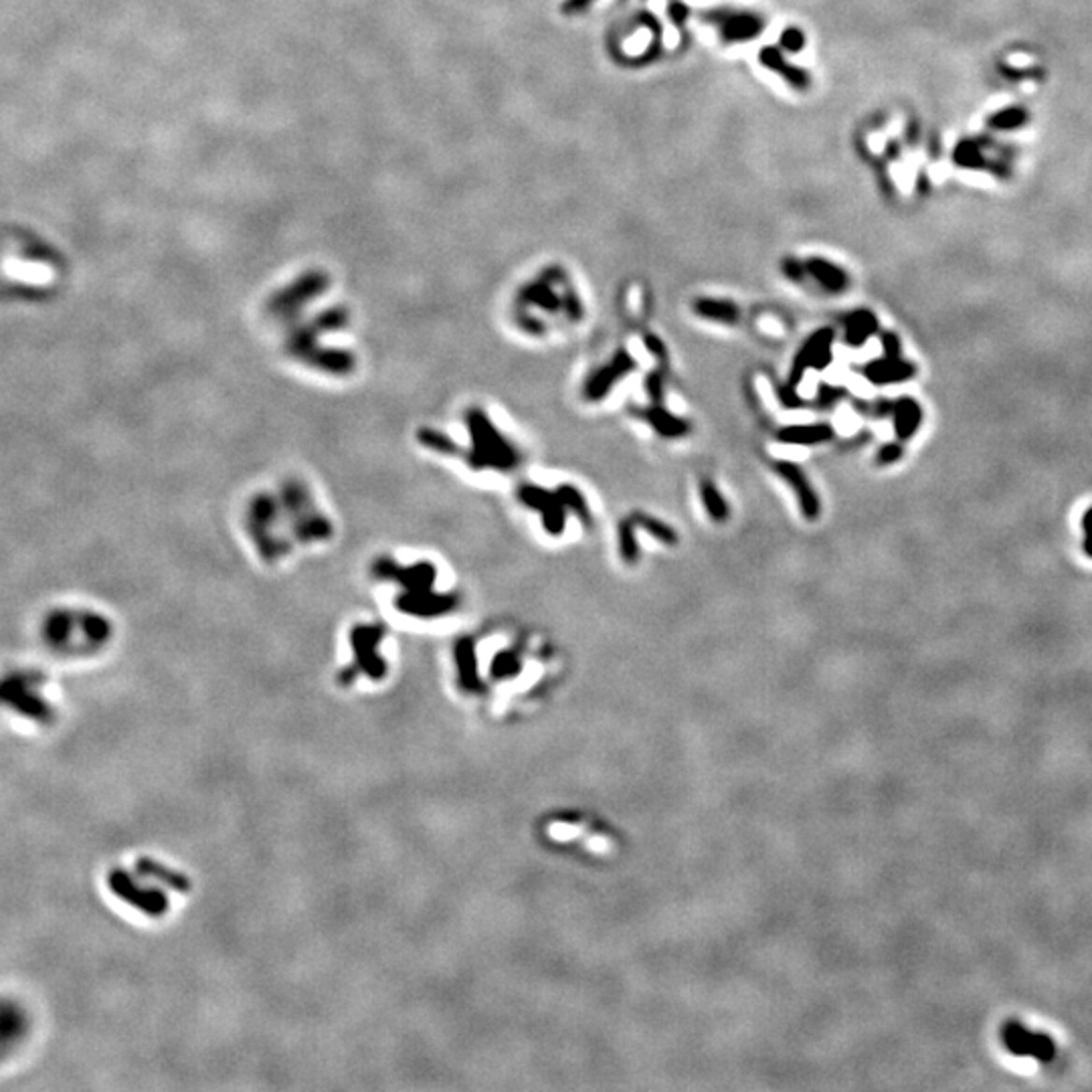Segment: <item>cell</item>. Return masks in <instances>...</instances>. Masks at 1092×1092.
<instances>
[{"mask_svg": "<svg viewBox=\"0 0 1092 1092\" xmlns=\"http://www.w3.org/2000/svg\"><path fill=\"white\" fill-rule=\"evenodd\" d=\"M413 573L415 577H411V568H403V582H407V589H411V585L417 589H433L436 585V570L431 567H427L425 563H415L413 565ZM452 599H445L441 595L436 593H425V591H409L405 595H401V607L411 615L417 617H433V615H439V613H448L452 610Z\"/></svg>", "mask_w": 1092, "mask_h": 1092, "instance_id": "obj_2", "label": "cell"}, {"mask_svg": "<svg viewBox=\"0 0 1092 1092\" xmlns=\"http://www.w3.org/2000/svg\"><path fill=\"white\" fill-rule=\"evenodd\" d=\"M563 309L567 312L568 320L579 322L582 318V304L579 300V295L573 290H567L563 295Z\"/></svg>", "mask_w": 1092, "mask_h": 1092, "instance_id": "obj_31", "label": "cell"}, {"mask_svg": "<svg viewBox=\"0 0 1092 1092\" xmlns=\"http://www.w3.org/2000/svg\"><path fill=\"white\" fill-rule=\"evenodd\" d=\"M469 433L471 441H474V452H471V466L474 467H494V469H514L520 464V453L512 443L504 439L502 433L492 425V421L486 413L474 409L469 411Z\"/></svg>", "mask_w": 1092, "mask_h": 1092, "instance_id": "obj_1", "label": "cell"}, {"mask_svg": "<svg viewBox=\"0 0 1092 1092\" xmlns=\"http://www.w3.org/2000/svg\"><path fill=\"white\" fill-rule=\"evenodd\" d=\"M902 455H904V445L900 443V439L890 441V443H884L883 448L878 450L876 462L880 466H892V464H897Z\"/></svg>", "mask_w": 1092, "mask_h": 1092, "instance_id": "obj_27", "label": "cell"}, {"mask_svg": "<svg viewBox=\"0 0 1092 1092\" xmlns=\"http://www.w3.org/2000/svg\"><path fill=\"white\" fill-rule=\"evenodd\" d=\"M593 3L595 0H565L563 12H567V15H579V12L587 10V7Z\"/></svg>", "mask_w": 1092, "mask_h": 1092, "instance_id": "obj_36", "label": "cell"}, {"mask_svg": "<svg viewBox=\"0 0 1092 1092\" xmlns=\"http://www.w3.org/2000/svg\"><path fill=\"white\" fill-rule=\"evenodd\" d=\"M860 372L876 387H888V384H900L914 379L918 375V366L902 356H883L866 363Z\"/></svg>", "mask_w": 1092, "mask_h": 1092, "instance_id": "obj_10", "label": "cell"}, {"mask_svg": "<svg viewBox=\"0 0 1092 1092\" xmlns=\"http://www.w3.org/2000/svg\"><path fill=\"white\" fill-rule=\"evenodd\" d=\"M518 672H520V662H518V657L514 654H510V652H500L498 655H496V660L492 664V674L496 678H500V680L502 678H512Z\"/></svg>", "mask_w": 1092, "mask_h": 1092, "instance_id": "obj_25", "label": "cell"}, {"mask_svg": "<svg viewBox=\"0 0 1092 1092\" xmlns=\"http://www.w3.org/2000/svg\"><path fill=\"white\" fill-rule=\"evenodd\" d=\"M775 471L781 476V480L789 483V488L796 492L799 510L805 520L813 523V520L822 516V502H819V496L815 494L808 476H805V471L797 464L781 459V462L775 464Z\"/></svg>", "mask_w": 1092, "mask_h": 1092, "instance_id": "obj_9", "label": "cell"}, {"mask_svg": "<svg viewBox=\"0 0 1092 1092\" xmlns=\"http://www.w3.org/2000/svg\"><path fill=\"white\" fill-rule=\"evenodd\" d=\"M109 888L114 890V895H118L122 900H126L128 904H132V907L140 909L142 912L151 914V916H160L168 909V900L165 898L163 892L156 890V888L138 886L126 872H122V870L111 872Z\"/></svg>", "mask_w": 1092, "mask_h": 1092, "instance_id": "obj_8", "label": "cell"}, {"mask_svg": "<svg viewBox=\"0 0 1092 1092\" xmlns=\"http://www.w3.org/2000/svg\"><path fill=\"white\" fill-rule=\"evenodd\" d=\"M1083 532H1085V540H1083V551L1088 558H1092V506L1085 512L1083 516Z\"/></svg>", "mask_w": 1092, "mask_h": 1092, "instance_id": "obj_34", "label": "cell"}, {"mask_svg": "<svg viewBox=\"0 0 1092 1092\" xmlns=\"http://www.w3.org/2000/svg\"><path fill=\"white\" fill-rule=\"evenodd\" d=\"M843 396H846V391L843 389L822 384V387H819V393H817V405L822 409H829V407H834L840 399H843Z\"/></svg>", "mask_w": 1092, "mask_h": 1092, "instance_id": "obj_30", "label": "cell"}, {"mask_svg": "<svg viewBox=\"0 0 1092 1092\" xmlns=\"http://www.w3.org/2000/svg\"><path fill=\"white\" fill-rule=\"evenodd\" d=\"M636 524L631 523V518L622 520L617 526V542H619V554H622V561L627 565H636L639 561V544L636 542V532H634Z\"/></svg>", "mask_w": 1092, "mask_h": 1092, "instance_id": "obj_24", "label": "cell"}, {"mask_svg": "<svg viewBox=\"0 0 1092 1092\" xmlns=\"http://www.w3.org/2000/svg\"><path fill=\"white\" fill-rule=\"evenodd\" d=\"M645 346H648V351H650L654 356H657V358H664L666 351H664V344H662V340H660V338H655V337H645Z\"/></svg>", "mask_w": 1092, "mask_h": 1092, "instance_id": "obj_37", "label": "cell"}, {"mask_svg": "<svg viewBox=\"0 0 1092 1092\" xmlns=\"http://www.w3.org/2000/svg\"><path fill=\"white\" fill-rule=\"evenodd\" d=\"M636 415L641 417L657 436H662L666 439H680L690 433V425L686 421L674 413H669L662 405L654 403L652 407L636 409Z\"/></svg>", "mask_w": 1092, "mask_h": 1092, "instance_id": "obj_11", "label": "cell"}, {"mask_svg": "<svg viewBox=\"0 0 1092 1092\" xmlns=\"http://www.w3.org/2000/svg\"><path fill=\"white\" fill-rule=\"evenodd\" d=\"M1026 120V111L1020 108H1010V109H1003L999 111L998 116H994L991 120V126L1001 128V130H1010V128H1017L1020 123Z\"/></svg>", "mask_w": 1092, "mask_h": 1092, "instance_id": "obj_26", "label": "cell"}, {"mask_svg": "<svg viewBox=\"0 0 1092 1092\" xmlns=\"http://www.w3.org/2000/svg\"><path fill=\"white\" fill-rule=\"evenodd\" d=\"M700 498L702 504L706 508V512L714 520V523H726L730 510H728V504L723 498V494L718 492V488L711 480H700Z\"/></svg>", "mask_w": 1092, "mask_h": 1092, "instance_id": "obj_21", "label": "cell"}, {"mask_svg": "<svg viewBox=\"0 0 1092 1092\" xmlns=\"http://www.w3.org/2000/svg\"><path fill=\"white\" fill-rule=\"evenodd\" d=\"M726 43H747L759 36L765 21L751 10H712L706 15Z\"/></svg>", "mask_w": 1092, "mask_h": 1092, "instance_id": "obj_6", "label": "cell"}, {"mask_svg": "<svg viewBox=\"0 0 1092 1092\" xmlns=\"http://www.w3.org/2000/svg\"><path fill=\"white\" fill-rule=\"evenodd\" d=\"M379 639H381L379 631L377 629H370V627H365L361 631V634L354 636V648H356V654H358V662L363 664V668L366 669V674L372 676V678L382 676V669H384L382 668V660H379L377 655H372V654H375L372 650L377 648Z\"/></svg>", "mask_w": 1092, "mask_h": 1092, "instance_id": "obj_18", "label": "cell"}, {"mask_svg": "<svg viewBox=\"0 0 1092 1092\" xmlns=\"http://www.w3.org/2000/svg\"><path fill=\"white\" fill-rule=\"evenodd\" d=\"M669 17H674V19H676V22H678V24H682V22H684V19L688 17V8H686L684 5H674V7H669Z\"/></svg>", "mask_w": 1092, "mask_h": 1092, "instance_id": "obj_38", "label": "cell"}, {"mask_svg": "<svg viewBox=\"0 0 1092 1092\" xmlns=\"http://www.w3.org/2000/svg\"><path fill=\"white\" fill-rule=\"evenodd\" d=\"M634 370H636L634 356L625 349L615 351V354L610 358V363H605L603 366L591 372L589 379L585 381V387H582V396H585V401L591 403L603 401L605 396L613 391L615 384L627 375H631Z\"/></svg>", "mask_w": 1092, "mask_h": 1092, "instance_id": "obj_5", "label": "cell"}, {"mask_svg": "<svg viewBox=\"0 0 1092 1092\" xmlns=\"http://www.w3.org/2000/svg\"><path fill=\"white\" fill-rule=\"evenodd\" d=\"M892 425H895V436L900 441H907L914 438L918 429L923 425V407L912 396H900L892 403Z\"/></svg>", "mask_w": 1092, "mask_h": 1092, "instance_id": "obj_13", "label": "cell"}, {"mask_svg": "<svg viewBox=\"0 0 1092 1092\" xmlns=\"http://www.w3.org/2000/svg\"><path fill=\"white\" fill-rule=\"evenodd\" d=\"M781 45H783L787 51L797 53L805 47V35L796 27H789L781 33Z\"/></svg>", "mask_w": 1092, "mask_h": 1092, "instance_id": "obj_28", "label": "cell"}, {"mask_svg": "<svg viewBox=\"0 0 1092 1092\" xmlns=\"http://www.w3.org/2000/svg\"><path fill=\"white\" fill-rule=\"evenodd\" d=\"M645 391H648L652 403L655 405H662L664 403V379L660 372H652L645 379Z\"/></svg>", "mask_w": 1092, "mask_h": 1092, "instance_id": "obj_29", "label": "cell"}, {"mask_svg": "<svg viewBox=\"0 0 1092 1092\" xmlns=\"http://www.w3.org/2000/svg\"><path fill=\"white\" fill-rule=\"evenodd\" d=\"M836 438V431L829 424H810V425H789L777 431V439L791 445H819Z\"/></svg>", "mask_w": 1092, "mask_h": 1092, "instance_id": "obj_16", "label": "cell"}, {"mask_svg": "<svg viewBox=\"0 0 1092 1092\" xmlns=\"http://www.w3.org/2000/svg\"><path fill=\"white\" fill-rule=\"evenodd\" d=\"M692 308L700 318L716 322V324L735 326L740 322V308L735 302L716 300V297H698Z\"/></svg>", "mask_w": 1092, "mask_h": 1092, "instance_id": "obj_17", "label": "cell"}, {"mask_svg": "<svg viewBox=\"0 0 1092 1092\" xmlns=\"http://www.w3.org/2000/svg\"><path fill=\"white\" fill-rule=\"evenodd\" d=\"M556 498L561 500V504L568 510H573L575 516L581 520L582 524H589L591 523V510H589V504L585 500V496L581 494L579 488L570 486V483H563V486H558L554 490Z\"/></svg>", "mask_w": 1092, "mask_h": 1092, "instance_id": "obj_23", "label": "cell"}, {"mask_svg": "<svg viewBox=\"0 0 1092 1092\" xmlns=\"http://www.w3.org/2000/svg\"><path fill=\"white\" fill-rule=\"evenodd\" d=\"M843 342L854 349H860L868 340H870L876 332H880L878 318L870 309H854L846 318H843Z\"/></svg>", "mask_w": 1092, "mask_h": 1092, "instance_id": "obj_15", "label": "cell"}, {"mask_svg": "<svg viewBox=\"0 0 1092 1092\" xmlns=\"http://www.w3.org/2000/svg\"><path fill=\"white\" fill-rule=\"evenodd\" d=\"M880 342H883L884 356H902V340L897 332L884 330L880 334Z\"/></svg>", "mask_w": 1092, "mask_h": 1092, "instance_id": "obj_32", "label": "cell"}, {"mask_svg": "<svg viewBox=\"0 0 1092 1092\" xmlns=\"http://www.w3.org/2000/svg\"><path fill=\"white\" fill-rule=\"evenodd\" d=\"M1001 1046L1010 1056L1034 1058L1036 1062H1052L1056 1044L1048 1034L1034 1032L1020 1022H1008L1001 1029Z\"/></svg>", "mask_w": 1092, "mask_h": 1092, "instance_id": "obj_3", "label": "cell"}, {"mask_svg": "<svg viewBox=\"0 0 1092 1092\" xmlns=\"http://www.w3.org/2000/svg\"><path fill=\"white\" fill-rule=\"evenodd\" d=\"M783 273H785V276L789 280H793V281H801L805 278V273H808V271H805V264H801L799 259L787 257L785 262H783Z\"/></svg>", "mask_w": 1092, "mask_h": 1092, "instance_id": "obj_33", "label": "cell"}, {"mask_svg": "<svg viewBox=\"0 0 1092 1092\" xmlns=\"http://www.w3.org/2000/svg\"><path fill=\"white\" fill-rule=\"evenodd\" d=\"M834 338H836L834 328H819L812 334V337L805 338V342L799 346L796 358H793V365L789 370V384L797 387L801 379L805 377V372H808L810 368H813V370H826L827 368L831 358H834V351H831Z\"/></svg>", "mask_w": 1092, "mask_h": 1092, "instance_id": "obj_4", "label": "cell"}, {"mask_svg": "<svg viewBox=\"0 0 1092 1092\" xmlns=\"http://www.w3.org/2000/svg\"><path fill=\"white\" fill-rule=\"evenodd\" d=\"M138 870H140L144 876L156 878V880H160V883H163V884H166V886H170V888H175V890L186 892V890L191 888V884H189V878H184L182 874H179V872H175V870H168V868H166V866H163V864H160V862H154V860H148V858H144V860H140V862H138Z\"/></svg>", "mask_w": 1092, "mask_h": 1092, "instance_id": "obj_20", "label": "cell"}, {"mask_svg": "<svg viewBox=\"0 0 1092 1092\" xmlns=\"http://www.w3.org/2000/svg\"><path fill=\"white\" fill-rule=\"evenodd\" d=\"M518 498L524 506L535 508L542 518V526L551 537H561L567 524V512L554 492L544 490L535 483H524L518 490Z\"/></svg>", "mask_w": 1092, "mask_h": 1092, "instance_id": "obj_7", "label": "cell"}, {"mask_svg": "<svg viewBox=\"0 0 1092 1092\" xmlns=\"http://www.w3.org/2000/svg\"><path fill=\"white\" fill-rule=\"evenodd\" d=\"M631 523H634L636 526H639L641 530L648 532V535L655 537L657 540H660L666 546H676L678 544V532L672 526H668L666 523H662V520H657V518H654L650 514L634 512V514H631Z\"/></svg>", "mask_w": 1092, "mask_h": 1092, "instance_id": "obj_22", "label": "cell"}, {"mask_svg": "<svg viewBox=\"0 0 1092 1092\" xmlns=\"http://www.w3.org/2000/svg\"><path fill=\"white\" fill-rule=\"evenodd\" d=\"M518 300H520V304H524V306L542 308V309H546V312H556V309L563 308V297L554 294L551 283L546 280L526 285V288L520 292Z\"/></svg>", "mask_w": 1092, "mask_h": 1092, "instance_id": "obj_19", "label": "cell"}, {"mask_svg": "<svg viewBox=\"0 0 1092 1092\" xmlns=\"http://www.w3.org/2000/svg\"><path fill=\"white\" fill-rule=\"evenodd\" d=\"M779 401L783 403L787 409H796V407L803 405V401L799 399V395L796 393V387H793V384H785L783 389H779Z\"/></svg>", "mask_w": 1092, "mask_h": 1092, "instance_id": "obj_35", "label": "cell"}, {"mask_svg": "<svg viewBox=\"0 0 1092 1092\" xmlns=\"http://www.w3.org/2000/svg\"><path fill=\"white\" fill-rule=\"evenodd\" d=\"M805 271H808V276H812L819 283V288L829 292V294L846 292L848 285H850L848 273L843 271L840 266L827 262V259H824V257L808 259V262H805Z\"/></svg>", "mask_w": 1092, "mask_h": 1092, "instance_id": "obj_14", "label": "cell"}, {"mask_svg": "<svg viewBox=\"0 0 1092 1092\" xmlns=\"http://www.w3.org/2000/svg\"><path fill=\"white\" fill-rule=\"evenodd\" d=\"M759 61H761L763 67L771 69L777 73L779 78H783L793 90L805 92L812 85L810 73L797 65L789 64V61L783 57V53H781L777 47H763L761 53H759Z\"/></svg>", "mask_w": 1092, "mask_h": 1092, "instance_id": "obj_12", "label": "cell"}]
</instances>
